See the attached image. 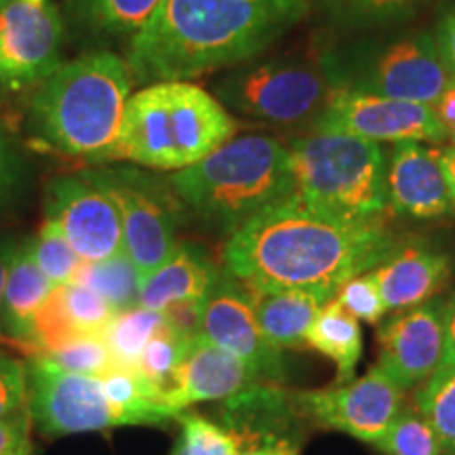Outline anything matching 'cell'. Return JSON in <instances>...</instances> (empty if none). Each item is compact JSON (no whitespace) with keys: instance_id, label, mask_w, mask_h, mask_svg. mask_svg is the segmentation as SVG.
<instances>
[{"instance_id":"8992f818","label":"cell","mask_w":455,"mask_h":455,"mask_svg":"<svg viewBox=\"0 0 455 455\" xmlns=\"http://www.w3.org/2000/svg\"><path fill=\"white\" fill-rule=\"evenodd\" d=\"M293 192L346 221H384L388 212L386 156L378 141L315 131L289 144Z\"/></svg>"},{"instance_id":"8fae6325","label":"cell","mask_w":455,"mask_h":455,"mask_svg":"<svg viewBox=\"0 0 455 455\" xmlns=\"http://www.w3.org/2000/svg\"><path fill=\"white\" fill-rule=\"evenodd\" d=\"M64 17L55 0H0V87H38L61 61Z\"/></svg>"},{"instance_id":"f35d334b","label":"cell","mask_w":455,"mask_h":455,"mask_svg":"<svg viewBox=\"0 0 455 455\" xmlns=\"http://www.w3.org/2000/svg\"><path fill=\"white\" fill-rule=\"evenodd\" d=\"M435 41L441 51L443 61L455 76V4L443 15V20L435 28Z\"/></svg>"},{"instance_id":"9c48e42d","label":"cell","mask_w":455,"mask_h":455,"mask_svg":"<svg viewBox=\"0 0 455 455\" xmlns=\"http://www.w3.org/2000/svg\"><path fill=\"white\" fill-rule=\"evenodd\" d=\"M26 371L28 409L43 435L66 436L138 426L133 415L106 396L101 378L66 371L43 356H32L26 363Z\"/></svg>"},{"instance_id":"4316f807","label":"cell","mask_w":455,"mask_h":455,"mask_svg":"<svg viewBox=\"0 0 455 455\" xmlns=\"http://www.w3.org/2000/svg\"><path fill=\"white\" fill-rule=\"evenodd\" d=\"M141 281L144 278L140 270L124 251L101 261H83L81 270L74 276V283H81L101 295L116 312L140 306Z\"/></svg>"},{"instance_id":"9a60e30c","label":"cell","mask_w":455,"mask_h":455,"mask_svg":"<svg viewBox=\"0 0 455 455\" xmlns=\"http://www.w3.org/2000/svg\"><path fill=\"white\" fill-rule=\"evenodd\" d=\"M295 405L321 428L344 432L373 445L403 409V388L373 365L358 379L299 392L295 395Z\"/></svg>"},{"instance_id":"836d02e7","label":"cell","mask_w":455,"mask_h":455,"mask_svg":"<svg viewBox=\"0 0 455 455\" xmlns=\"http://www.w3.org/2000/svg\"><path fill=\"white\" fill-rule=\"evenodd\" d=\"M181 441H184L186 455H238V439L230 430L209 422L207 418L195 413H180Z\"/></svg>"},{"instance_id":"cb8c5ba5","label":"cell","mask_w":455,"mask_h":455,"mask_svg":"<svg viewBox=\"0 0 455 455\" xmlns=\"http://www.w3.org/2000/svg\"><path fill=\"white\" fill-rule=\"evenodd\" d=\"M308 346L331 358L338 367V384L350 382L363 355L361 325L335 301H327L312 323Z\"/></svg>"},{"instance_id":"7a4b0ae2","label":"cell","mask_w":455,"mask_h":455,"mask_svg":"<svg viewBox=\"0 0 455 455\" xmlns=\"http://www.w3.org/2000/svg\"><path fill=\"white\" fill-rule=\"evenodd\" d=\"M298 21L258 0H163L124 61L133 84L192 81L251 61Z\"/></svg>"},{"instance_id":"74e56055","label":"cell","mask_w":455,"mask_h":455,"mask_svg":"<svg viewBox=\"0 0 455 455\" xmlns=\"http://www.w3.org/2000/svg\"><path fill=\"white\" fill-rule=\"evenodd\" d=\"M32 424V413L28 405L0 419V455L30 441Z\"/></svg>"},{"instance_id":"e575fe53","label":"cell","mask_w":455,"mask_h":455,"mask_svg":"<svg viewBox=\"0 0 455 455\" xmlns=\"http://www.w3.org/2000/svg\"><path fill=\"white\" fill-rule=\"evenodd\" d=\"M335 301L348 315L355 316L356 321L369 323V325L382 321L386 312H388L382 295H379L378 284H375L369 272L350 278L348 283L341 284L339 291L335 293Z\"/></svg>"},{"instance_id":"5b68a950","label":"cell","mask_w":455,"mask_h":455,"mask_svg":"<svg viewBox=\"0 0 455 455\" xmlns=\"http://www.w3.org/2000/svg\"><path fill=\"white\" fill-rule=\"evenodd\" d=\"M175 198L215 230L232 235L270 203L293 192L289 146L272 135H232L218 150L169 178Z\"/></svg>"},{"instance_id":"484cf974","label":"cell","mask_w":455,"mask_h":455,"mask_svg":"<svg viewBox=\"0 0 455 455\" xmlns=\"http://www.w3.org/2000/svg\"><path fill=\"white\" fill-rule=\"evenodd\" d=\"M318 11L344 30H378L409 20L426 0H315Z\"/></svg>"},{"instance_id":"d6986e66","label":"cell","mask_w":455,"mask_h":455,"mask_svg":"<svg viewBox=\"0 0 455 455\" xmlns=\"http://www.w3.org/2000/svg\"><path fill=\"white\" fill-rule=\"evenodd\" d=\"M369 275L378 284L388 312L409 310L430 301L445 287L451 275V259L424 244H405L396 247Z\"/></svg>"},{"instance_id":"7c38bea8","label":"cell","mask_w":455,"mask_h":455,"mask_svg":"<svg viewBox=\"0 0 455 455\" xmlns=\"http://www.w3.org/2000/svg\"><path fill=\"white\" fill-rule=\"evenodd\" d=\"M95 173L121 212L123 251L146 278L178 244L167 192L140 169H95Z\"/></svg>"},{"instance_id":"52a82bcc","label":"cell","mask_w":455,"mask_h":455,"mask_svg":"<svg viewBox=\"0 0 455 455\" xmlns=\"http://www.w3.org/2000/svg\"><path fill=\"white\" fill-rule=\"evenodd\" d=\"M333 91L435 104L455 76L430 30L382 32L335 44L318 55Z\"/></svg>"},{"instance_id":"44dd1931","label":"cell","mask_w":455,"mask_h":455,"mask_svg":"<svg viewBox=\"0 0 455 455\" xmlns=\"http://www.w3.org/2000/svg\"><path fill=\"white\" fill-rule=\"evenodd\" d=\"M55 284L44 276L32 253L30 238L20 241L11 259L3 293V331L26 348L32 321L43 308Z\"/></svg>"},{"instance_id":"e0dca14e","label":"cell","mask_w":455,"mask_h":455,"mask_svg":"<svg viewBox=\"0 0 455 455\" xmlns=\"http://www.w3.org/2000/svg\"><path fill=\"white\" fill-rule=\"evenodd\" d=\"M261 379L247 363L218 348L201 333L192 335L175 371L173 386L164 396V409L178 419L184 409L196 403L228 401L259 386Z\"/></svg>"},{"instance_id":"f1b7e54d","label":"cell","mask_w":455,"mask_h":455,"mask_svg":"<svg viewBox=\"0 0 455 455\" xmlns=\"http://www.w3.org/2000/svg\"><path fill=\"white\" fill-rule=\"evenodd\" d=\"M415 409L428 419L443 451L455 455V367H439L419 386Z\"/></svg>"},{"instance_id":"ab89813d","label":"cell","mask_w":455,"mask_h":455,"mask_svg":"<svg viewBox=\"0 0 455 455\" xmlns=\"http://www.w3.org/2000/svg\"><path fill=\"white\" fill-rule=\"evenodd\" d=\"M20 241L9 232H0V335L3 331V293H4V281H7V272L11 266V259H13L15 249Z\"/></svg>"},{"instance_id":"bcb514c9","label":"cell","mask_w":455,"mask_h":455,"mask_svg":"<svg viewBox=\"0 0 455 455\" xmlns=\"http://www.w3.org/2000/svg\"><path fill=\"white\" fill-rule=\"evenodd\" d=\"M3 455H34V447H32V441H28V443H24V445H20V447L11 449V451H7V453H3Z\"/></svg>"},{"instance_id":"277c9868","label":"cell","mask_w":455,"mask_h":455,"mask_svg":"<svg viewBox=\"0 0 455 455\" xmlns=\"http://www.w3.org/2000/svg\"><path fill=\"white\" fill-rule=\"evenodd\" d=\"M235 133L230 112L203 87L190 81L152 83L129 98L108 161L175 173L203 161Z\"/></svg>"},{"instance_id":"c3c4849f","label":"cell","mask_w":455,"mask_h":455,"mask_svg":"<svg viewBox=\"0 0 455 455\" xmlns=\"http://www.w3.org/2000/svg\"><path fill=\"white\" fill-rule=\"evenodd\" d=\"M449 140H451V144H453V148H455V135H453V138H449Z\"/></svg>"},{"instance_id":"6da1fadb","label":"cell","mask_w":455,"mask_h":455,"mask_svg":"<svg viewBox=\"0 0 455 455\" xmlns=\"http://www.w3.org/2000/svg\"><path fill=\"white\" fill-rule=\"evenodd\" d=\"M396 247L384 221L339 220L289 192L228 236L224 270L253 291L299 289L333 299Z\"/></svg>"},{"instance_id":"60d3db41","label":"cell","mask_w":455,"mask_h":455,"mask_svg":"<svg viewBox=\"0 0 455 455\" xmlns=\"http://www.w3.org/2000/svg\"><path fill=\"white\" fill-rule=\"evenodd\" d=\"M432 108H435L436 116H439V121L443 127H445L449 138H453L455 135V81L443 91V95L435 101V104H432Z\"/></svg>"},{"instance_id":"ba28073f","label":"cell","mask_w":455,"mask_h":455,"mask_svg":"<svg viewBox=\"0 0 455 455\" xmlns=\"http://www.w3.org/2000/svg\"><path fill=\"white\" fill-rule=\"evenodd\" d=\"M238 66L215 83L213 98L249 121L278 127L315 123L333 93L318 60L272 57Z\"/></svg>"},{"instance_id":"1f68e13d","label":"cell","mask_w":455,"mask_h":455,"mask_svg":"<svg viewBox=\"0 0 455 455\" xmlns=\"http://www.w3.org/2000/svg\"><path fill=\"white\" fill-rule=\"evenodd\" d=\"M57 295H60L61 308H64L66 316L70 318L72 327L78 333H98L104 335L106 329L118 315L108 301L91 291L81 283H68L57 287Z\"/></svg>"},{"instance_id":"7402d4cb","label":"cell","mask_w":455,"mask_h":455,"mask_svg":"<svg viewBox=\"0 0 455 455\" xmlns=\"http://www.w3.org/2000/svg\"><path fill=\"white\" fill-rule=\"evenodd\" d=\"M253 304L258 323L266 339L278 350L304 348L308 346L312 323L327 304L325 295L299 289L283 291H253Z\"/></svg>"},{"instance_id":"83f0119b","label":"cell","mask_w":455,"mask_h":455,"mask_svg":"<svg viewBox=\"0 0 455 455\" xmlns=\"http://www.w3.org/2000/svg\"><path fill=\"white\" fill-rule=\"evenodd\" d=\"M164 312L148 310L141 306L118 312L114 321L108 325L104 338L108 348L112 352L114 365L135 371L141 352L156 333V329L164 323Z\"/></svg>"},{"instance_id":"ee69618b","label":"cell","mask_w":455,"mask_h":455,"mask_svg":"<svg viewBox=\"0 0 455 455\" xmlns=\"http://www.w3.org/2000/svg\"><path fill=\"white\" fill-rule=\"evenodd\" d=\"M258 3L270 4V7L283 11V13L293 15L295 20H301V17L308 13L310 7V0H258Z\"/></svg>"},{"instance_id":"7bdbcfd3","label":"cell","mask_w":455,"mask_h":455,"mask_svg":"<svg viewBox=\"0 0 455 455\" xmlns=\"http://www.w3.org/2000/svg\"><path fill=\"white\" fill-rule=\"evenodd\" d=\"M439 161H441L443 173H445L449 195H451V203H453V209H455V148L453 146L441 148Z\"/></svg>"},{"instance_id":"4fadbf2b","label":"cell","mask_w":455,"mask_h":455,"mask_svg":"<svg viewBox=\"0 0 455 455\" xmlns=\"http://www.w3.org/2000/svg\"><path fill=\"white\" fill-rule=\"evenodd\" d=\"M315 131H338L369 141H428L441 144L449 140L445 127L432 104L382 98V95L333 91L323 108Z\"/></svg>"},{"instance_id":"8d00e7d4","label":"cell","mask_w":455,"mask_h":455,"mask_svg":"<svg viewBox=\"0 0 455 455\" xmlns=\"http://www.w3.org/2000/svg\"><path fill=\"white\" fill-rule=\"evenodd\" d=\"M26 164L13 140L0 129V212L15 201L17 192L24 184Z\"/></svg>"},{"instance_id":"ac0fdd59","label":"cell","mask_w":455,"mask_h":455,"mask_svg":"<svg viewBox=\"0 0 455 455\" xmlns=\"http://www.w3.org/2000/svg\"><path fill=\"white\" fill-rule=\"evenodd\" d=\"M390 209L411 220H439L453 209L439 150L419 141H398L386 163Z\"/></svg>"},{"instance_id":"ffe728a7","label":"cell","mask_w":455,"mask_h":455,"mask_svg":"<svg viewBox=\"0 0 455 455\" xmlns=\"http://www.w3.org/2000/svg\"><path fill=\"white\" fill-rule=\"evenodd\" d=\"M220 270L196 244L180 243L173 253L141 281L140 306L164 312L180 304H201Z\"/></svg>"},{"instance_id":"603a6c76","label":"cell","mask_w":455,"mask_h":455,"mask_svg":"<svg viewBox=\"0 0 455 455\" xmlns=\"http://www.w3.org/2000/svg\"><path fill=\"white\" fill-rule=\"evenodd\" d=\"M163 0H66V15L83 36L129 38L141 30Z\"/></svg>"},{"instance_id":"7dc6e473","label":"cell","mask_w":455,"mask_h":455,"mask_svg":"<svg viewBox=\"0 0 455 455\" xmlns=\"http://www.w3.org/2000/svg\"><path fill=\"white\" fill-rule=\"evenodd\" d=\"M171 455H186V447H184V441H181V436L178 439V443H175L173 451H171Z\"/></svg>"},{"instance_id":"2e32d148","label":"cell","mask_w":455,"mask_h":455,"mask_svg":"<svg viewBox=\"0 0 455 455\" xmlns=\"http://www.w3.org/2000/svg\"><path fill=\"white\" fill-rule=\"evenodd\" d=\"M445 301H426L392 318L378 331V363L398 388L422 386L443 365Z\"/></svg>"},{"instance_id":"5bb4252c","label":"cell","mask_w":455,"mask_h":455,"mask_svg":"<svg viewBox=\"0 0 455 455\" xmlns=\"http://www.w3.org/2000/svg\"><path fill=\"white\" fill-rule=\"evenodd\" d=\"M198 333L247 363L261 382L284 379L283 355L261 331L251 289L230 272L220 270L212 291L201 301Z\"/></svg>"},{"instance_id":"4dcf8cb0","label":"cell","mask_w":455,"mask_h":455,"mask_svg":"<svg viewBox=\"0 0 455 455\" xmlns=\"http://www.w3.org/2000/svg\"><path fill=\"white\" fill-rule=\"evenodd\" d=\"M30 244L34 259L55 287L72 283L76 272L81 270L83 259L78 258V253L74 251L72 244L66 241V236L53 221L44 220L36 236L30 238Z\"/></svg>"},{"instance_id":"f6af8a7d","label":"cell","mask_w":455,"mask_h":455,"mask_svg":"<svg viewBox=\"0 0 455 455\" xmlns=\"http://www.w3.org/2000/svg\"><path fill=\"white\" fill-rule=\"evenodd\" d=\"M238 455H298V447L291 445L289 441H276V443H266V445L253 447L249 451L238 453Z\"/></svg>"},{"instance_id":"3957f363","label":"cell","mask_w":455,"mask_h":455,"mask_svg":"<svg viewBox=\"0 0 455 455\" xmlns=\"http://www.w3.org/2000/svg\"><path fill=\"white\" fill-rule=\"evenodd\" d=\"M129 66L112 51L66 61L34 87L28 121L36 140L60 155L108 163L131 98Z\"/></svg>"},{"instance_id":"b9f144b4","label":"cell","mask_w":455,"mask_h":455,"mask_svg":"<svg viewBox=\"0 0 455 455\" xmlns=\"http://www.w3.org/2000/svg\"><path fill=\"white\" fill-rule=\"evenodd\" d=\"M441 367H455V293L445 301V352Z\"/></svg>"},{"instance_id":"30bf717a","label":"cell","mask_w":455,"mask_h":455,"mask_svg":"<svg viewBox=\"0 0 455 455\" xmlns=\"http://www.w3.org/2000/svg\"><path fill=\"white\" fill-rule=\"evenodd\" d=\"M44 220L60 228L83 261L123 253L121 212L95 169L51 180L44 190Z\"/></svg>"},{"instance_id":"f546056e","label":"cell","mask_w":455,"mask_h":455,"mask_svg":"<svg viewBox=\"0 0 455 455\" xmlns=\"http://www.w3.org/2000/svg\"><path fill=\"white\" fill-rule=\"evenodd\" d=\"M384 455H441L439 436L418 409H401L386 432L373 443Z\"/></svg>"},{"instance_id":"d6a6232c","label":"cell","mask_w":455,"mask_h":455,"mask_svg":"<svg viewBox=\"0 0 455 455\" xmlns=\"http://www.w3.org/2000/svg\"><path fill=\"white\" fill-rule=\"evenodd\" d=\"M43 358H49L51 363L66 369V371L91 375V378H104L106 373H110L116 367L112 352L106 344V338L98 333L81 335V338L66 344L64 348Z\"/></svg>"},{"instance_id":"d590c367","label":"cell","mask_w":455,"mask_h":455,"mask_svg":"<svg viewBox=\"0 0 455 455\" xmlns=\"http://www.w3.org/2000/svg\"><path fill=\"white\" fill-rule=\"evenodd\" d=\"M28 405L26 363L0 352V419Z\"/></svg>"},{"instance_id":"d4e9b609","label":"cell","mask_w":455,"mask_h":455,"mask_svg":"<svg viewBox=\"0 0 455 455\" xmlns=\"http://www.w3.org/2000/svg\"><path fill=\"white\" fill-rule=\"evenodd\" d=\"M190 338L192 335L180 331L169 318H164L163 325L156 329V333L148 341L144 352H141L138 367H135V373H138L141 384H144L146 392L164 413H167V409H164V396L169 395L171 386H173L175 371H178L181 358H184Z\"/></svg>"}]
</instances>
